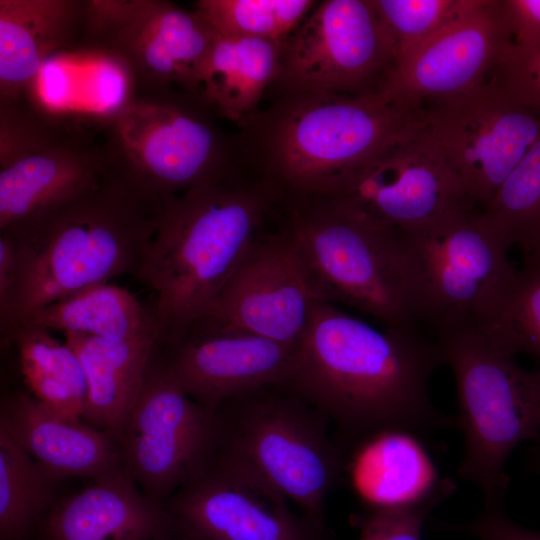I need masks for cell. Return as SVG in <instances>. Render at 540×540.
I'll list each match as a JSON object with an SVG mask.
<instances>
[{
	"instance_id": "cell-1",
	"label": "cell",
	"mask_w": 540,
	"mask_h": 540,
	"mask_svg": "<svg viewBox=\"0 0 540 540\" xmlns=\"http://www.w3.org/2000/svg\"><path fill=\"white\" fill-rule=\"evenodd\" d=\"M444 363L441 345L417 326L378 330L318 301L279 386L319 410L347 453L384 430L424 436L456 428V416L440 413L429 393L430 378Z\"/></svg>"
},
{
	"instance_id": "cell-2",
	"label": "cell",
	"mask_w": 540,
	"mask_h": 540,
	"mask_svg": "<svg viewBox=\"0 0 540 540\" xmlns=\"http://www.w3.org/2000/svg\"><path fill=\"white\" fill-rule=\"evenodd\" d=\"M164 204L116 169L70 202L0 230L16 256L1 332L79 290L137 277Z\"/></svg>"
},
{
	"instance_id": "cell-3",
	"label": "cell",
	"mask_w": 540,
	"mask_h": 540,
	"mask_svg": "<svg viewBox=\"0 0 540 540\" xmlns=\"http://www.w3.org/2000/svg\"><path fill=\"white\" fill-rule=\"evenodd\" d=\"M275 194L237 158L165 202L136 277L154 293L161 337L203 317L263 230Z\"/></svg>"
},
{
	"instance_id": "cell-4",
	"label": "cell",
	"mask_w": 540,
	"mask_h": 540,
	"mask_svg": "<svg viewBox=\"0 0 540 540\" xmlns=\"http://www.w3.org/2000/svg\"><path fill=\"white\" fill-rule=\"evenodd\" d=\"M426 103L384 92L273 97L240 128V159L277 189L318 193L426 123Z\"/></svg>"
},
{
	"instance_id": "cell-5",
	"label": "cell",
	"mask_w": 540,
	"mask_h": 540,
	"mask_svg": "<svg viewBox=\"0 0 540 540\" xmlns=\"http://www.w3.org/2000/svg\"><path fill=\"white\" fill-rule=\"evenodd\" d=\"M269 217L295 246L320 300L386 326L422 324L417 269L400 231L374 225L322 193L277 189Z\"/></svg>"
},
{
	"instance_id": "cell-6",
	"label": "cell",
	"mask_w": 540,
	"mask_h": 540,
	"mask_svg": "<svg viewBox=\"0 0 540 540\" xmlns=\"http://www.w3.org/2000/svg\"><path fill=\"white\" fill-rule=\"evenodd\" d=\"M210 448L245 467L325 531L327 497L346 454L329 420L279 385L235 396L214 411Z\"/></svg>"
},
{
	"instance_id": "cell-7",
	"label": "cell",
	"mask_w": 540,
	"mask_h": 540,
	"mask_svg": "<svg viewBox=\"0 0 540 540\" xmlns=\"http://www.w3.org/2000/svg\"><path fill=\"white\" fill-rule=\"evenodd\" d=\"M454 374L464 453L457 475L475 483L485 509H502L509 479L505 464L522 442L540 436V368L526 370L516 353L485 330L435 336Z\"/></svg>"
},
{
	"instance_id": "cell-8",
	"label": "cell",
	"mask_w": 540,
	"mask_h": 540,
	"mask_svg": "<svg viewBox=\"0 0 540 540\" xmlns=\"http://www.w3.org/2000/svg\"><path fill=\"white\" fill-rule=\"evenodd\" d=\"M401 233L417 269L422 324L434 336L488 329L518 271L484 211L470 206Z\"/></svg>"
},
{
	"instance_id": "cell-9",
	"label": "cell",
	"mask_w": 540,
	"mask_h": 540,
	"mask_svg": "<svg viewBox=\"0 0 540 540\" xmlns=\"http://www.w3.org/2000/svg\"><path fill=\"white\" fill-rule=\"evenodd\" d=\"M209 107L192 93L131 99L111 118L115 166L161 203L226 170L238 158L237 140L222 132Z\"/></svg>"
},
{
	"instance_id": "cell-10",
	"label": "cell",
	"mask_w": 540,
	"mask_h": 540,
	"mask_svg": "<svg viewBox=\"0 0 540 540\" xmlns=\"http://www.w3.org/2000/svg\"><path fill=\"white\" fill-rule=\"evenodd\" d=\"M397 64L394 40L373 0H324L282 43L268 92L273 97L380 93Z\"/></svg>"
},
{
	"instance_id": "cell-11",
	"label": "cell",
	"mask_w": 540,
	"mask_h": 540,
	"mask_svg": "<svg viewBox=\"0 0 540 540\" xmlns=\"http://www.w3.org/2000/svg\"><path fill=\"white\" fill-rule=\"evenodd\" d=\"M318 193L374 225L400 232L475 206L429 131L427 118Z\"/></svg>"
},
{
	"instance_id": "cell-12",
	"label": "cell",
	"mask_w": 540,
	"mask_h": 540,
	"mask_svg": "<svg viewBox=\"0 0 540 540\" xmlns=\"http://www.w3.org/2000/svg\"><path fill=\"white\" fill-rule=\"evenodd\" d=\"M426 118L468 198L482 210L540 137V116L490 78L427 102Z\"/></svg>"
},
{
	"instance_id": "cell-13",
	"label": "cell",
	"mask_w": 540,
	"mask_h": 540,
	"mask_svg": "<svg viewBox=\"0 0 540 540\" xmlns=\"http://www.w3.org/2000/svg\"><path fill=\"white\" fill-rule=\"evenodd\" d=\"M83 28L93 46L118 56L133 76L196 95L217 37L199 12L165 0L86 1Z\"/></svg>"
},
{
	"instance_id": "cell-14",
	"label": "cell",
	"mask_w": 540,
	"mask_h": 540,
	"mask_svg": "<svg viewBox=\"0 0 540 540\" xmlns=\"http://www.w3.org/2000/svg\"><path fill=\"white\" fill-rule=\"evenodd\" d=\"M237 462L209 448L164 503L189 540H325V531Z\"/></svg>"
},
{
	"instance_id": "cell-15",
	"label": "cell",
	"mask_w": 540,
	"mask_h": 540,
	"mask_svg": "<svg viewBox=\"0 0 540 540\" xmlns=\"http://www.w3.org/2000/svg\"><path fill=\"white\" fill-rule=\"evenodd\" d=\"M213 411L190 398L154 358L115 438L120 463L142 493L163 506L207 453Z\"/></svg>"
},
{
	"instance_id": "cell-16",
	"label": "cell",
	"mask_w": 540,
	"mask_h": 540,
	"mask_svg": "<svg viewBox=\"0 0 540 540\" xmlns=\"http://www.w3.org/2000/svg\"><path fill=\"white\" fill-rule=\"evenodd\" d=\"M318 301L295 246L268 211L263 230L197 322L298 345Z\"/></svg>"
},
{
	"instance_id": "cell-17",
	"label": "cell",
	"mask_w": 540,
	"mask_h": 540,
	"mask_svg": "<svg viewBox=\"0 0 540 540\" xmlns=\"http://www.w3.org/2000/svg\"><path fill=\"white\" fill-rule=\"evenodd\" d=\"M296 348L196 322L177 334L160 337L154 358L190 398L214 411L235 396L281 384Z\"/></svg>"
},
{
	"instance_id": "cell-18",
	"label": "cell",
	"mask_w": 540,
	"mask_h": 540,
	"mask_svg": "<svg viewBox=\"0 0 540 540\" xmlns=\"http://www.w3.org/2000/svg\"><path fill=\"white\" fill-rule=\"evenodd\" d=\"M509 43L501 0H474L396 70L383 92L419 103L461 95L489 79Z\"/></svg>"
},
{
	"instance_id": "cell-19",
	"label": "cell",
	"mask_w": 540,
	"mask_h": 540,
	"mask_svg": "<svg viewBox=\"0 0 540 540\" xmlns=\"http://www.w3.org/2000/svg\"><path fill=\"white\" fill-rule=\"evenodd\" d=\"M115 171L113 159L61 143L40 126L0 163V230L70 202Z\"/></svg>"
},
{
	"instance_id": "cell-20",
	"label": "cell",
	"mask_w": 540,
	"mask_h": 540,
	"mask_svg": "<svg viewBox=\"0 0 540 540\" xmlns=\"http://www.w3.org/2000/svg\"><path fill=\"white\" fill-rule=\"evenodd\" d=\"M47 540H160L184 536L173 517L119 468L56 504Z\"/></svg>"
},
{
	"instance_id": "cell-21",
	"label": "cell",
	"mask_w": 540,
	"mask_h": 540,
	"mask_svg": "<svg viewBox=\"0 0 540 540\" xmlns=\"http://www.w3.org/2000/svg\"><path fill=\"white\" fill-rule=\"evenodd\" d=\"M345 471L366 509L440 503L455 490L440 476L423 436L403 429L373 434L346 453Z\"/></svg>"
},
{
	"instance_id": "cell-22",
	"label": "cell",
	"mask_w": 540,
	"mask_h": 540,
	"mask_svg": "<svg viewBox=\"0 0 540 540\" xmlns=\"http://www.w3.org/2000/svg\"><path fill=\"white\" fill-rule=\"evenodd\" d=\"M0 429L58 479H98L122 468L115 440L83 420L60 417L27 389L1 399Z\"/></svg>"
},
{
	"instance_id": "cell-23",
	"label": "cell",
	"mask_w": 540,
	"mask_h": 540,
	"mask_svg": "<svg viewBox=\"0 0 540 540\" xmlns=\"http://www.w3.org/2000/svg\"><path fill=\"white\" fill-rule=\"evenodd\" d=\"M86 1L0 0L1 102L30 92L42 66L83 28Z\"/></svg>"
},
{
	"instance_id": "cell-24",
	"label": "cell",
	"mask_w": 540,
	"mask_h": 540,
	"mask_svg": "<svg viewBox=\"0 0 540 540\" xmlns=\"http://www.w3.org/2000/svg\"><path fill=\"white\" fill-rule=\"evenodd\" d=\"M160 334L107 340L67 333L64 341L79 357L87 378L82 420L114 440L142 389Z\"/></svg>"
},
{
	"instance_id": "cell-25",
	"label": "cell",
	"mask_w": 540,
	"mask_h": 540,
	"mask_svg": "<svg viewBox=\"0 0 540 540\" xmlns=\"http://www.w3.org/2000/svg\"><path fill=\"white\" fill-rule=\"evenodd\" d=\"M133 77L126 63L105 49H65L45 62L30 93L50 113L111 119L131 101Z\"/></svg>"
},
{
	"instance_id": "cell-26",
	"label": "cell",
	"mask_w": 540,
	"mask_h": 540,
	"mask_svg": "<svg viewBox=\"0 0 540 540\" xmlns=\"http://www.w3.org/2000/svg\"><path fill=\"white\" fill-rule=\"evenodd\" d=\"M282 43L217 34L202 70L198 95L240 128L258 111L278 70Z\"/></svg>"
},
{
	"instance_id": "cell-27",
	"label": "cell",
	"mask_w": 540,
	"mask_h": 540,
	"mask_svg": "<svg viewBox=\"0 0 540 540\" xmlns=\"http://www.w3.org/2000/svg\"><path fill=\"white\" fill-rule=\"evenodd\" d=\"M22 322L63 335L84 334L114 341L161 335L151 306H144L128 289L110 282L79 290Z\"/></svg>"
},
{
	"instance_id": "cell-28",
	"label": "cell",
	"mask_w": 540,
	"mask_h": 540,
	"mask_svg": "<svg viewBox=\"0 0 540 540\" xmlns=\"http://www.w3.org/2000/svg\"><path fill=\"white\" fill-rule=\"evenodd\" d=\"M14 345L28 392L52 413L82 420L87 378L74 350L51 331L20 322L5 332Z\"/></svg>"
},
{
	"instance_id": "cell-29",
	"label": "cell",
	"mask_w": 540,
	"mask_h": 540,
	"mask_svg": "<svg viewBox=\"0 0 540 540\" xmlns=\"http://www.w3.org/2000/svg\"><path fill=\"white\" fill-rule=\"evenodd\" d=\"M59 481L0 429L1 540H23L35 529Z\"/></svg>"
},
{
	"instance_id": "cell-30",
	"label": "cell",
	"mask_w": 540,
	"mask_h": 540,
	"mask_svg": "<svg viewBox=\"0 0 540 540\" xmlns=\"http://www.w3.org/2000/svg\"><path fill=\"white\" fill-rule=\"evenodd\" d=\"M510 249L524 261L540 255V137L483 209Z\"/></svg>"
},
{
	"instance_id": "cell-31",
	"label": "cell",
	"mask_w": 540,
	"mask_h": 540,
	"mask_svg": "<svg viewBox=\"0 0 540 540\" xmlns=\"http://www.w3.org/2000/svg\"><path fill=\"white\" fill-rule=\"evenodd\" d=\"M317 3L315 0H199L195 10L220 36L283 43Z\"/></svg>"
},
{
	"instance_id": "cell-32",
	"label": "cell",
	"mask_w": 540,
	"mask_h": 540,
	"mask_svg": "<svg viewBox=\"0 0 540 540\" xmlns=\"http://www.w3.org/2000/svg\"><path fill=\"white\" fill-rule=\"evenodd\" d=\"M473 1L373 0L377 12L394 40L397 69L431 37L465 13Z\"/></svg>"
},
{
	"instance_id": "cell-33",
	"label": "cell",
	"mask_w": 540,
	"mask_h": 540,
	"mask_svg": "<svg viewBox=\"0 0 540 540\" xmlns=\"http://www.w3.org/2000/svg\"><path fill=\"white\" fill-rule=\"evenodd\" d=\"M485 331L540 363V260L524 262L498 318Z\"/></svg>"
},
{
	"instance_id": "cell-34",
	"label": "cell",
	"mask_w": 540,
	"mask_h": 540,
	"mask_svg": "<svg viewBox=\"0 0 540 540\" xmlns=\"http://www.w3.org/2000/svg\"><path fill=\"white\" fill-rule=\"evenodd\" d=\"M438 502L406 508L366 509L356 517L358 540H423V527Z\"/></svg>"
},
{
	"instance_id": "cell-35",
	"label": "cell",
	"mask_w": 540,
	"mask_h": 540,
	"mask_svg": "<svg viewBox=\"0 0 540 540\" xmlns=\"http://www.w3.org/2000/svg\"><path fill=\"white\" fill-rule=\"evenodd\" d=\"M489 78L540 116V49L521 52L508 46Z\"/></svg>"
},
{
	"instance_id": "cell-36",
	"label": "cell",
	"mask_w": 540,
	"mask_h": 540,
	"mask_svg": "<svg viewBox=\"0 0 540 540\" xmlns=\"http://www.w3.org/2000/svg\"><path fill=\"white\" fill-rule=\"evenodd\" d=\"M509 47L521 52L540 49V0H501Z\"/></svg>"
},
{
	"instance_id": "cell-37",
	"label": "cell",
	"mask_w": 540,
	"mask_h": 540,
	"mask_svg": "<svg viewBox=\"0 0 540 540\" xmlns=\"http://www.w3.org/2000/svg\"><path fill=\"white\" fill-rule=\"evenodd\" d=\"M445 528L468 533L480 540H540V532L520 527L502 509H485L476 519L463 524H444Z\"/></svg>"
},
{
	"instance_id": "cell-38",
	"label": "cell",
	"mask_w": 540,
	"mask_h": 540,
	"mask_svg": "<svg viewBox=\"0 0 540 540\" xmlns=\"http://www.w3.org/2000/svg\"><path fill=\"white\" fill-rule=\"evenodd\" d=\"M16 277V256L10 239L0 234V307L6 302Z\"/></svg>"
},
{
	"instance_id": "cell-39",
	"label": "cell",
	"mask_w": 540,
	"mask_h": 540,
	"mask_svg": "<svg viewBox=\"0 0 540 540\" xmlns=\"http://www.w3.org/2000/svg\"><path fill=\"white\" fill-rule=\"evenodd\" d=\"M532 464L534 470L540 473V444L534 449L532 454Z\"/></svg>"
},
{
	"instance_id": "cell-40",
	"label": "cell",
	"mask_w": 540,
	"mask_h": 540,
	"mask_svg": "<svg viewBox=\"0 0 540 540\" xmlns=\"http://www.w3.org/2000/svg\"><path fill=\"white\" fill-rule=\"evenodd\" d=\"M160 540H189V539L186 538L185 536H172V537H167Z\"/></svg>"
},
{
	"instance_id": "cell-41",
	"label": "cell",
	"mask_w": 540,
	"mask_h": 540,
	"mask_svg": "<svg viewBox=\"0 0 540 540\" xmlns=\"http://www.w3.org/2000/svg\"><path fill=\"white\" fill-rule=\"evenodd\" d=\"M532 260H540V255L538 257H536L535 259H532ZM530 261V260H528Z\"/></svg>"
}]
</instances>
